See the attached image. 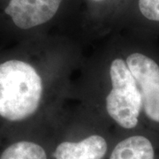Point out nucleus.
Instances as JSON below:
<instances>
[{
    "mask_svg": "<svg viewBox=\"0 0 159 159\" xmlns=\"http://www.w3.org/2000/svg\"><path fill=\"white\" fill-rule=\"evenodd\" d=\"M43 93V80L32 65L11 59L0 64V117L23 121L39 108Z\"/></svg>",
    "mask_w": 159,
    "mask_h": 159,
    "instance_id": "nucleus-1",
    "label": "nucleus"
},
{
    "mask_svg": "<svg viewBox=\"0 0 159 159\" xmlns=\"http://www.w3.org/2000/svg\"><path fill=\"white\" fill-rule=\"evenodd\" d=\"M111 89L106 97L109 116L125 129L135 128L142 114V97L136 80L128 66L117 57L110 65Z\"/></svg>",
    "mask_w": 159,
    "mask_h": 159,
    "instance_id": "nucleus-2",
    "label": "nucleus"
},
{
    "mask_svg": "<svg viewBox=\"0 0 159 159\" xmlns=\"http://www.w3.org/2000/svg\"><path fill=\"white\" fill-rule=\"evenodd\" d=\"M125 61L142 94V114L159 130V59L150 53L135 51Z\"/></svg>",
    "mask_w": 159,
    "mask_h": 159,
    "instance_id": "nucleus-3",
    "label": "nucleus"
},
{
    "mask_svg": "<svg viewBox=\"0 0 159 159\" xmlns=\"http://www.w3.org/2000/svg\"><path fill=\"white\" fill-rule=\"evenodd\" d=\"M63 0H10L5 11L20 29H29L50 21Z\"/></svg>",
    "mask_w": 159,
    "mask_h": 159,
    "instance_id": "nucleus-4",
    "label": "nucleus"
},
{
    "mask_svg": "<svg viewBox=\"0 0 159 159\" xmlns=\"http://www.w3.org/2000/svg\"><path fill=\"white\" fill-rule=\"evenodd\" d=\"M108 150L106 140L99 134H91L79 142H63L57 145L54 159H103Z\"/></svg>",
    "mask_w": 159,
    "mask_h": 159,
    "instance_id": "nucleus-5",
    "label": "nucleus"
},
{
    "mask_svg": "<svg viewBox=\"0 0 159 159\" xmlns=\"http://www.w3.org/2000/svg\"><path fill=\"white\" fill-rule=\"evenodd\" d=\"M109 159H159V140L134 134L116 144Z\"/></svg>",
    "mask_w": 159,
    "mask_h": 159,
    "instance_id": "nucleus-6",
    "label": "nucleus"
},
{
    "mask_svg": "<svg viewBox=\"0 0 159 159\" xmlns=\"http://www.w3.org/2000/svg\"><path fill=\"white\" fill-rule=\"evenodd\" d=\"M0 159H48L45 148L37 142L20 140L10 143L0 152Z\"/></svg>",
    "mask_w": 159,
    "mask_h": 159,
    "instance_id": "nucleus-7",
    "label": "nucleus"
},
{
    "mask_svg": "<svg viewBox=\"0 0 159 159\" xmlns=\"http://www.w3.org/2000/svg\"><path fill=\"white\" fill-rule=\"evenodd\" d=\"M138 8L144 19L159 25V0H138Z\"/></svg>",
    "mask_w": 159,
    "mask_h": 159,
    "instance_id": "nucleus-8",
    "label": "nucleus"
},
{
    "mask_svg": "<svg viewBox=\"0 0 159 159\" xmlns=\"http://www.w3.org/2000/svg\"><path fill=\"white\" fill-rule=\"evenodd\" d=\"M92 1H95V2H99V1H102V0H92Z\"/></svg>",
    "mask_w": 159,
    "mask_h": 159,
    "instance_id": "nucleus-9",
    "label": "nucleus"
}]
</instances>
